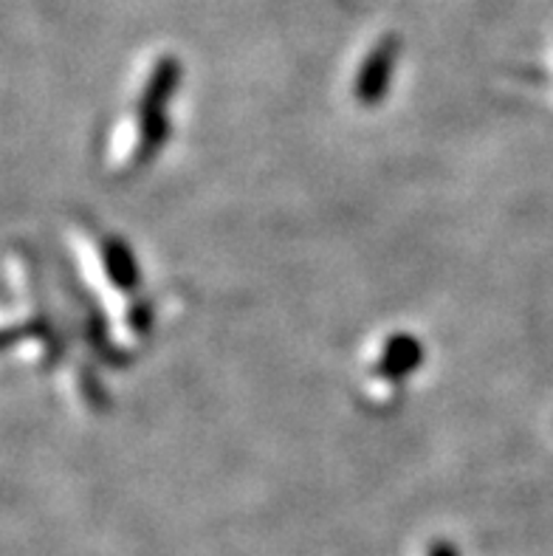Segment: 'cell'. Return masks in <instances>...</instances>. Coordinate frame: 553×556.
<instances>
[{"instance_id":"cell-1","label":"cell","mask_w":553,"mask_h":556,"mask_svg":"<svg viewBox=\"0 0 553 556\" xmlns=\"http://www.w3.org/2000/svg\"><path fill=\"white\" fill-rule=\"evenodd\" d=\"M395 56H399V40L395 37H385V40L376 42V49L367 54L365 65L359 71L356 77V97L367 105L378 102V99L387 93V85L392 77V65H395Z\"/></svg>"},{"instance_id":"cell-2","label":"cell","mask_w":553,"mask_h":556,"mask_svg":"<svg viewBox=\"0 0 553 556\" xmlns=\"http://www.w3.org/2000/svg\"><path fill=\"white\" fill-rule=\"evenodd\" d=\"M418 362H420V345L415 342V339H410L404 333V337H395L390 345L385 348L381 362H378L376 376L385 381L401 379V376L410 374L413 367H418Z\"/></svg>"}]
</instances>
